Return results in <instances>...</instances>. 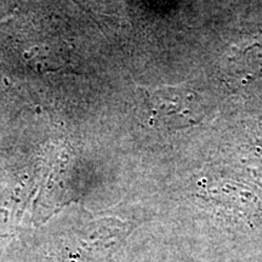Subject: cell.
<instances>
[{"label":"cell","mask_w":262,"mask_h":262,"mask_svg":"<svg viewBox=\"0 0 262 262\" xmlns=\"http://www.w3.org/2000/svg\"><path fill=\"white\" fill-rule=\"evenodd\" d=\"M248 262H262V253L260 255H257L256 257H254L253 260H250V261H248Z\"/></svg>","instance_id":"3957f363"},{"label":"cell","mask_w":262,"mask_h":262,"mask_svg":"<svg viewBox=\"0 0 262 262\" xmlns=\"http://www.w3.org/2000/svg\"><path fill=\"white\" fill-rule=\"evenodd\" d=\"M143 91L150 125L176 130L198 125L204 119L203 98L196 91L175 86Z\"/></svg>","instance_id":"6da1fadb"},{"label":"cell","mask_w":262,"mask_h":262,"mask_svg":"<svg viewBox=\"0 0 262 262\" xmlns=\"http://www.w3.org/2000/svg\"><path fill=\"white\" fill-rule=\"evenodd\" d=\"M176 262H193V261L189 260L187 256H183V257L181 256V257L178 258V261H176Z\"/></svg>","instance_id":"7a4b0ae2"}]
</instances>
